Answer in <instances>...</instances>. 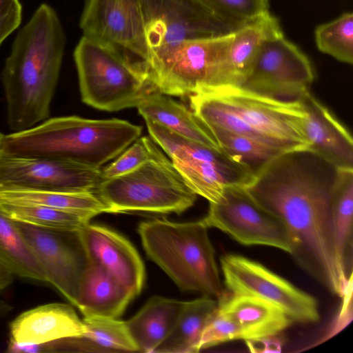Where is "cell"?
<instances>
[{"label":"cell","instance_id":"19","mask_svg":"<svg viewBox=\"0 0 353 353\" xmlns=\"http://www.w3.org/2000/svg\"><path fill=\"white\" fill-rule=\"evenodd\" d=\"M297 99L306 113L304 131L307 149L338 169H353V141L348 130L309 90Z\"/></svg>","mask_w":353,"mask_h":353},{"label":"cell","instance_id":"7","mask_svg":"<svg viewBox=\"0 0 353 353\" xmlns=\"http://www.w3.org/2000/svg\"><path fill=\"white\" fill-rule=\"evenodd\" d=\"M152 139L169 157L174 167L196 194L216 203L230 185H246L254 170L230 157L185 139L152 121L145 120Z\"/></svg>","mask_w":353,"mask_h":353},{"label":"cell","instance_id":"10","mask_svg":"<svg viewBox=\"0 0 353 353\" xmlns=\"http://www.w3.org/2000/svg\"><path fill=\"white\" fill-rule=\"evenodd\" d=\"M201 220L242 245H267L292 253V240L285 224L259 205L244 186H227L217 202L210 203Z\"/></svg>","mask_w":353,"mask_h":353},{"label":"cell","instance_id":"23","mask_svg":"<svg viewBox=\"0 0 353 353\" xmlns=\"http://www.w3.org/2000/svg\"><path fill=\"white\" fill-rule=\"evenodd\" d=\"M137 108L145 120L152 121L196 143L221 150L192 110L168 95L152 92L144 97Z\"/></svg>","mask_w":353,"mask_h":353},{"label":"cell","instance_id":"11","mask_svg":"<svg viewBox=\"0 0 353 353\" xmlns=\"http://www.w3.org/2000/svg\"><path fill=\"white\" fill-rule=\"evenodd\" d=\"M209 92L225 103L244 121L267 139L290 149L308 148L300 101L269 97L240 86H223Z\"/></svg>","mask_w":353,"mask_h":353},{"label":"cell","instance_id":"35","mask_svg":"<svg viewBox=\"0 0 353 353\" xmlns=\"http://www.w3.org/2000/svg\"><path fill=\"white\" fill-rule=\"evenodd\" d=\"M155 144L148 137H139L115 161L102 168L103 179L119 176L139 168L151 157Z\"/></svg>","mask_w":353,"mask_h":353},{"label":"cell","instance_id":"37","mask_svg":"<svg viewBox=\"0 0 353 353\" xmlns=\"http://www.w3.org/2000/svg\"><path fill=\"white\" fill-rule=\"evenodd\" d=\"M21 13L19 0H0V46L20 25Z\"/></svg>","mask_w":353,"mask_h":353},{"label":"cell","instance_id":"33","mask_svg":"<svg viewBox=\"0 0 353 353\" xmlns=\"http://www.w3.org/2000/svg\"><path fill=\"white\" fill-rule=\"evenodd\" d=\"M83 321L85 327L83 334L94 341L102 352H138L125 321L103 317L84 318Z\"/></svg>","mask_w":353,"mask_h":353},{"label":"cell","instance_id":"34","mask_svg":"<svg viewBox=\"0 0 353 353\" xmlns=\"http://www.w3.org/2000/svg\"><path fill=\"white\" fill-rule=\"evenodd\" d=\"M216 19L236 31L270 12L269 0H199Z\"/></svg>","mask_w":353,"mask_h":353},{"label":"cell","instance_id":"9","mask_svg":"<svg viewBox=\"0 0 353 353\" xmlns=\"http://www.w3.org/2000/svg\"><path fill=\"white\" fill-rule=\"evenodd\" d=\"M80 27L83 36L111 48L143 79L150 50L141 0H87Z\"/></svg>","mask_w":353,"mask_h":353},{"label":"cell","instance_id":"42","mask_svg":"<svg viewBox=\"0 0 353 353\" xmlns=\"http://www.w3.org/2000/svg\"><path fill=\"white\" fill-rule=\"evenodd\" d=\"M3 137H4V135L0 132V152L1 151V147H2Z\"/></svg>","mask_w":353,"mask_h":353},{"label":"cell","instance_id":"25","mask_svg":"<svg viewBox=\"0 0 353 353\" xmlns=\"http://www.w3.org/2000/svg\"><path fill=\"white\" fill-rule=\"evenodd\" d=\"M218 307V300L209 296L185 301L172 330L154 353L199 352L203 331Z\"/></svg>","mask_w":353,"mask_h":353},{"label":"cell","instance_id":"6","mask_svg":"<svg viewBox=\"0 0 353 353\" xmlns=\"http://www.w3.org/2000/svg\"><path fill=\"white\" fill-rule=\"evenodd\" d=\"M74 58L81 99L90 106L109 112L137 108L152 92L121 57L94 39L83 36Z\"/></svg>","mask_w":353,"mask_h":353},{"label":"cell","instance_id":"39","mask_svg":"<svg viewBox=\"0 0 353 353\" xmlns=\"http://www.w3.org/2000/svg\"><path fill=\"white\" fill-rule=\"evenodd\" d=\"M8 352H26V353H39L43 352L42 343H19L10 338L7 347Z\"/></svg>","mask_w":353,"mask_h":353},{"label":"cell","instance_id":"18","mask_svg":"<svg viewBox=\"0 0 353 353\" xmlns=\"http://www.w3.org/2000/svg\"><path fill=\"white\" fill-rule=\"evenodd\" d=\"M281 32L279 19L270 12L236 30L208 90L243 86L264 42Z\"/></svg>","mask_w":353,"mask_h":353},{"label":"cell","instance_id":"38","mask_svg":"<svg viewBox=\"0 0 353 353\" xmlns=\"http://www.w3.org/2000/svg\"><path fill=\"white\" fill-rule=\"evenodd\" d=\"M279 334L245 341L252 352H280L282 350L283 341Z\"/></svg>","mask_w":353,"mask_h":353},{"label":"cell","instance_id":"40","mask_svg":"<svg viewBox=\"0 0 353 353\" xmlns=\"http://www.w3.org/2000/svg\"><path fill=\"white\" fill-rule=\"evenodd\" d=\"M13 274L7 266L0 261V291L12 282Z\"/></svg>","mask_w":353,"mask_h":353},{"label":"cell","instance_id":"5","mask_svg":"<svg viewBox=\"0 0 353 353\" xmlns=\"http://www.w3.org/2000/svg\"><path fill=\"white\" fill-rule=\"evenodd\" d=\"M112 213L181 214L196 194L156 143L151 157L133 171L103 179L96 189Z\"/></svg>","mask_w":353,"mask_h":353},{"label":"cell","instance_id":"29","mask_svg":"<svg viewBox=\"0 0 353 353\" xmlns=\"http://www.w3.org/2000/svg\"><path fill=\"white\" fill-rule=\"evenodd\" d=\"M1 210L10 219L57 230H77L90 222L91 215L50 207L0 200Z\"/></svg>","mask_w":353,"mask_h":353},{"label":"cell","instance_id":"1","mask_svg":"<svg viewBox=\"0 0 353 353\" xmlns=\"http://www.w3.org/2000/svg\"><path fill=\"white\" fill-rule=\"evenodd\" d=\"M338 170L307 148L294 149L257 168L244 188L285 224L296 263L342 297L352 274L341 266L334 244L331 199Z\"/></svg>","mask_w":353,"mask_h":353},{"label":"cell","instance_id":"24","mask_svg":"<svg viewBox=\"0 0 353 353\" xmlns=\"http://www.w3.org/2000/svg\"><path fill=\"white\" fill-rule=\"evenodd\" d=\"M184 303L185 301L154 296L125 321L138 352L154 353L172 330Z\"/></svg>","mask_w":353,"mask_h":353},{"label":"cell","instance_id":"22","mask_svg":"<svg viewBox=\"0 0 353 353\" xmlns=\"http://www.w3.org/2000/svg\"><path fill=\"white\" fill-rule=\"evenodd\" d=\"M135 296L111 274L90 261L75 306L84 318L117 319Z\"/></svg>","mask_w":353,"mask_h":353},{"label":"cell","instance_id":"15","mask_svg":"<svg viewBox=\"0 0 353 353\" xmlns=\"http://www.w3.org/2000/svg\"><path fill=\"white\" fill-rule=\"evenodd\" d=\"M148 46H163L230 34L233 31L199 0H141Z\"/></svg>","mask_w":353,"mask_h":353},{"label":"cell","instance_id":"28","mask_svg":"<svg viewBox=\"0 0 353 353\" xmlns=\"http://www.w3.org/2000/svg\"><path fill=\"white\" fill-rule=\"evenodd\" d=\"M0 261L14 274L48 283L46 274L14 221L0 209Z\"/></svg>","mask_w":353,"mask_h":353},{"label":"cell","instance_id":"4","mask_svg":"<svg viewBox=\"0 0 353 353\" xmlns=\"http://www.w3.org/2000/svg\"><path fill=\"white\" fill-rule=\"evenodd\" d=\"M208 228L202 220L163 218L141 222L137 231L149 258L180 290L219 300L225 292Z\"/></svg>","mask_w":353,"mask_h":353},{"label":"cell","instance_id":"13","mask_svg":"<svg viewBox=\"0 0 353 353\" xmlns=\"http://www.w3.org/2000/svg\"><path fill=\"white\" fill-rule=\"evenodd\" d=\"M13 221L43 268L48 283L74 305L90 263L79 230H50Z\"/></svg>","mask_w":353,"mask_h":353},{"label":"cell","instance_id":"20","mask_svg":"<svg viewBox=\"0 0 353 353\" xmlns=\"http://www.w3.org/2000/svg\"><path fill=\"white\" fill-rule=\"evenodd\" d=\"M85 324L68 304L52 303L27 310L10 323L11 339L19 343H46L83 334Z\"/></svg>","mask_w":353,"mask_h":353},{"label":"cell","instance_id":"16","mask_svg":"<svg viewBox=\"0 0 353 353\" xmlns=\"http://www.w3.org/2000/svg\"><path fill=\"white\" fill-rule=\"evenodd\" d=\"M102 168L63 160L17 157L0 152V192L8 190L95 191Z\"/></svg>","mask_w":353,"mask_h":353},{"label":"cell","instance_id":"14","mask_svg":"<svg viewBox=\"0 0 353 353\" xmlns=\"http://www.w3.org/2000/svg\"><path fill=\"white\" fill-rule=\"evenodd\" d=\"M314 74L305 53L281 32L264 42L243 88L275 98H297Z\"/></svg>","mask_w":353,"mask_h":353},{"label":"cell","instance_id":"17","mask_svg":"<svg viewBox=\"0 0 353 353\" xmlns=\"http://www.w3.org/2000/svg\"><path fill=\"white\" fill-rule=\"evenodd\" d=\"M90 261L98 264L136 296L145 280L143 263L134 246L115 231L90 222L79 229Z\"/></svg>","mask_w":353,"mask_h":353},{"label":"cell","instance_id":"26","mask_svg":"<svg viewBox=\"0 0 353 353\" xmlns=\"http://www.w3.org/2000/svg\"><path fill=\"white\" fill-rule=\"evenodd\" d=\"M0 200L39 205L95 216L112 213L96 191L8 190L0 192Z\"/></svg>","mask_w":353,"mask_h":353},{"label":"cell","instance_id":"31","mask_svg":"<svg viewBox=\"0 0 353 353\" xmlns=\"http://www.w3.org/2000/svg\"><path fill=\"white\" fill-rule=\"evenodd\" d=\"M205 128L223 152L234 159L249 165L254 171L276 156L292 150L217 127Z\"/></svg>","mask_w":353,"mask_h":353},{"label":"cell","instance_id":"36","mask_svg":"<svg viewBox=\"0 0 353 353\" xmlns=\"http://www.w3.org/2000/svg\"><path fill=\"white\" fill-rule=\"evenodd\" d=\"M240 339L234 322L217 309L205 325L199 343V352L219 344Z\"/></svg>","mask_w":353,"mask_h":353},{"label":"cell","instance_id":"30","mask_svg":"<svg viewBox=\"0 0 353 353\" xmlns=\"http://www.w3.org/2000/svg\"><path fill=\"white\" fill-rule=\"evenodd\" d=\"M190 102L191 110L205 127H217L265 143L286 148L263 136L244 121L221 99L209 92H201L190 95Z\"/></svg>","mask_w":353,"mask_h":353},{"label":"cell","instance_id":"2","mask_svg":"<svg viewBox=\"0 0 353 353\" xmlns=\"http://www.w3.org/2000/svg\"><path fill=\"white\" fill-rule=\"evenodd\" d=\"M65 43L58 15L46 3L18 32L1 72L8 124L13 132L49 118Z\"/></svg>","mask_w":353,"mask_h":353},{"label":"cell","instance_id":"41","mask_svg":"<svg viewBox=\"0 0 353 353\" xmlns=\"http://www.w3.org/2000/svg\"><path fill=\"white\" fill-rule=\"evenodd\" d=\"M12 310V307L6 301L0 299V317L8 314Z\"/></svg>","mask_w":353,"mask_h":353},{"label":"cell","instance_id":"8","mask_svg":"<svg viewBox=\"0 0 353 353\" xmlns=\"http://www.w3.org/2000/svg\"><path fill=\"white\" fill-rule=\"evenodd\" d=\"M234 32L153 50L144 81L153 92L168 96H190L208 90Z\"/></svg>","mask_w":353,"mask_h":353},{"label":"cell","instance_id":"12","mask_svg":"<svg viewBox=\"0 0 353 353\" xmlns=\"http://www.w3.org/2000/svg\"><path fill=\"white\" fill-rule=\"evenodd\" d=\"M223 282L232 294H245L268 301L292 321L310 323L319 320L317 301L261 263L237 254L220 259Z\"/></svg>","mask_w":353,"mask_h":353},{"label":"cell","instance_id":"3","mask_svg":"<svg viewBox=\"0 0 353 353\" xmlns=\"http://www.w3.org/2000/svg\"><path fill=\"white\" fill-rule=\"evenodd\" d=\"M141 132V126L122 119L54 117L28 130L4 135L1 152L63 160L99 169L121 154Z\"/></svg>","mask_w":353,"mask_h":353},{"label":"cell","instance_id":"32","mask_svg":"<svg viewBox=\"0 0 353 353\" xmlns=\"http://www.w3.org/2000/svg\"><path fill=\"white\" fill-rule=\"evenodd\" d=\"M319 50L337 61L353 63V14L346 12L329 22L319 25L314 30Z\"/></svg>","mask_w":353,"mask_h":353},{"label":"cell","instance_id":"27","mask_svg":"<svg viewBox=\"0 0 353 353\" xmlns=\"http://www.w3.org/2000/svg\"><path fill=\"white\" fill-rule=\"evenodd\" d=\"M331 210L337 259L347 272L352 248L353 169H339L332 192Z\"/></svg>","mask_w":353,"mask_h":353},{"label":"cell","instance_id":"21","mask_svg":"<svg viewBox=\"0 0 353 353\" xmlns=\"http://www.w3.org/2000/svg\"><path fill=\"white\" fill-rule=\"evenodd\" d=\"M218 301L219 310L234 322L244 341L280 334L293 323L281 309L255 296L225 292Z\"/></svg>","mask_w":353,"mask_h":353}]
</instances>
